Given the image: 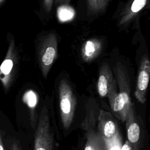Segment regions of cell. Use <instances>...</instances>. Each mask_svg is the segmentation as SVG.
I'll use <instances>...</instances> for the list:
<instances>
[{"mask_svg":"<svg viewBox=\"0 0 150 150\" xmlns=\"http://www.w3.org/2000/svg\"><path fill=\"white\" fill-rule=\"evenodd\" d=\"M109 0H87V9L88 15L101 13L106 8Z\"/></svg>","mask_w":150,"mask_h":150,"instance_id":"cell-13","label":"cell"},{"mask_svg":"<svg viewBox=\"0 0 150 150\" xmlns=\"http://www.w3.org/2000/svg\"><path fill=\"white\" fill-rule=\"evenodd\" d=\"M117 84L108 64H101L97 80V91L101 97H107L110 106L117 95Z\"/></svg>","mask_w":150,"mask_h":150,"instance_id":"cell-6","label":"cell"},{"mask_svg":"<svg viewBox=\"0 0 150 150\" xmlns=\"http://www.w3.org/2000/svg\"><path fill=\"white\" fill-rule=\"evenodd\" d=\"M121 150H137V149H135L131 145V144L128 141H127L124 142V144H122Z\"/></svg>","mask_w":150,"mask_h":150,"instance_id":"cell-17","label":"cell"},{"mask_svg":"<svg viewBox=\"0 0 150 150\" xmlns=\"http://www.w3.org/2000/svg\"><path fill=\"white\" fill-rule=\"evenodd\" d=\"M0 1H1V0H0Z\"/></svg>","mask_w":150,"mask_h":150,"instance_id":"cell-21","label":"cell"},{"mask_svg":"<svg viewBox=\"0 0 150 150\" xmlns=\"http://www.w3.org/2000/svg\"><path fill=\"white\" fill-rule=\"evenodd\" d=\"M59 99L62 123L64 128L67 129L74 118L76 98L70 83L66 79H63L59 83Z\"/></svg>","mask_w":150,"mask_h":150,"instance_id":"cell-2","label":"cell"},{"mask_svg":"<svg viewBox=\"0 0 150 150\" xmlns=\"http://www.w3.org/2000/svg\"><path fill=\"white\" fill-rule=\"evenodd\" d=\"M105 142L106 144V150H121L122 146V137L120 133L114 138Z\"/></svg>","mask_w":150,"mask_h":150,"instance_id":"cell-16","label":"cell"},{"mask_svg":"<svg viewBox=\"0 0 150 150\" xmlns=\"http://www.w3.org/2000/svg\"><path fill=\"white\" fill-rule=\"evenodd\" d=\"M97 129L105 141L114 138L119 134L118 123L108 111L101 110L97 118Z\"/></svg>","mask_w":150,"mask_h":150,"instance_id":"cell-9","label":"cell"},{"mask_svg":"<svg viewBox=\"0 0 150 150\" xmlns=\"http://www.w3.org/2000/svg\"><path fill=\"white\" fill-rule=\"evenodd\" d=\"M12 150H20L19 146H18V144L16 142H14L13 144L12 145Z\"/></svg>","mask_w":150,"mask_h":150,"instance_id":"cell-20","label":"cell"},{"mask_svg":"<svg viewBox=\"0 0 150 150\" xmlns=\"http://www.w3.org/2000/svg\"><path fill=\"white\" fill-rule=\"evenodd\" d=\"M0 150H4L3 142H2V135H1V132H0Z\"/></svg>","mask_w":150,"mask_h":150,"instance_id":"cell-19","label":"cell"},{"mask_svg":"<svg viewBox=\"0 0 150 150\" xmlns=\"http://www.w3.org/2000/svg\"><path fill=\"white\" fill-rule=\"evenodd\" d=\"M149 0H132L125 7L120 18L118 26H125L129 24L145 7Z\"/></svg>","mask_w":150,"mask_h":150,"instance_id":"cell-11","label":"cell"},{"mask_svg":"<svg viewBox=\"0 0 150 150\" xmlns=\"http://www.w3.org/2000/svg\"><path fill=\"white\" fill-rule=\"evenodd\" d=\"M38 62L45 78H47L57 56V39L53 33L46 35L40 43L38 49Z\"/></svg>","mask_w":150,"mask_h":150,"instance_id":"cell-3","label":"cell"},{"mask_svg":"<svg viewBox=\"0 0 150 150\" xmlns=\"http://www.w3.org/2000/svg\"><path fill=\"white\" fill-rule=\"evenodd\" d=\"M95 114L93 110H87L81 128L86 131V142L84 150H106L105 142L96 127Z\"/></svg>","mask_w":150,"mask_h":150,"instance_id":"cell-5","label":"cell"},{"mask_svg":"<svg viewBox=\"0 0 150 150\" xmlns=\"http://www.w3.org/2000/svg\"><path fill=\"white\" fill-rule=\"evenodd\" d=\"M57 17L62 22H66L72 19L74 15L75 12L74 9L67 5H62L57 9Z\"/></svg>","mask_w":150,"mask_h":150,"instance_id":"cell-14","label":"cell"},{"mask_svg":"<svg viewBox=\"0 0 150 150\" xmlns=\"http://www.w3.org/2000/svg\"><path fill=\"white\" fill-rule=\"evenodd\" d=\"M150 74V62L148 57L144 55L141 60L137 84L135 91V96L139 102L144 103L146 101V91L149 83Z\"/></svg>","mask_w":150,"mask_h":150,"instance_id":"cell-8","label":"cell"},{"mask_svg":"<svg viewBox=\"0 0 150 150\" xmlns=\"http://www.w3.org/2000/svg\"><path fill=\"white\" fill-rule=\"evenodd\" d=\"M71 0H56V3L61 5H67Z\"/></svg>","mask_w":150,"mask_h":150,"instance_id":"cell-18","label":"cell"},{"mask_svg":"<svg viewBox=\"0 0 150 150\" xmlns=\"http://www.w3.org/2000/svg\"><path fill=\"white\" fill-rule=\"evenodd\" d=\"M18 53L15 43L12 38L9 40V46L6 56L0 66V81L7 91L11 87L16 70Z\"/></svg>","mask_w":150,"mask_h":150,"instance_id":"cell-7","label":"cell"},{"mask_svg":"<svg viewBox=\"0 0 150 150\" xmlns=\"http://www.w3.org/2000/svg\"><path fill=\"white\" fill-rule=\"evenodd\" d=\"M23 100L32 111L33 110L35 109L37 104V95L33 91L29 90L24 94L23 96Z\"/></svg>","mask_w":150,"mask_h":150,"instance_id":"cell-15","label":"cell"},{"mask_svg":"<svg viewBox=\"0 0 150 150\" xmlns=\"http://www.w3.org/2000/svg\"><path fill=\"white\" fill-rule=\"evenodd\" d=\"M114 72L119 91L111 108L115 116L125 122L128 112L134 108L130 97V80L126 67L120 62L116 63Z\"/></svg>","mask_w":150,"mask_h":150,"instance_id":"cell-1","label":"cell"},{"mask_svg":"<svg viewBox=\"0 0 150 150\" xmlns=\"http://www.w3.org/2000/svg\"><path fill=\"white\" fill-rule=\"evenodd\" d=\"M34 150H54L49 111L46 105L42 109L35 129Z\"/></svg>","mask_w":150,"mask_h":150,"instance_id":"cell-4","label":"cell"},{"mask_svg":"<svg viewBox=\"0 0 150 150\" xmlns=\"http://www.w3.org/2000/svg\"><path fill=\"white\" fill-rule=\"evenodd\" d=\"M103 47L101 41L97 38H92L85 41L81 50L83 60L86 62H90L94 60L100 53Z\"/></svg>","mask_w":150,"mask_h":150,"instance_id":"cell-12","label":"cell"},{"mask_svg":"<svg viewBox=\"0 0 150 150\" xmlns=\"http://www.w3.org/2000/svg\"><path fill=\"white\" fill-rule=\"evenodd\" d=\"M128 141L137 150H138L141 138V128L137 120L134 108L131 109L125 119Z\"/></svg>","mask_w":150,"mask_h":150,"instance_id":"cell-10","label":"cell"}]
</instances>
